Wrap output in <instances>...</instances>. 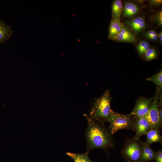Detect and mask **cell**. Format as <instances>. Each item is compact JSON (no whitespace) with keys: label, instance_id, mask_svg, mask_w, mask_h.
<instances>
[{"label":"cell","instance_id":"6da1fadb","mask_svg":"<svg viewBox=\"0 0 162 162\" xmlns=\"http://www.w3.org/2000/svg\"><path fill=\"white\" fill-rule=\"evenodd\" d=\"M88 123L85 132L87 141L86 153L88 154L92 150L102 148L107 152L115 146V140L109 128L104 123L93 118L89 115L84 114Z\"/></svg>","mask_w":162,"mask_h":162},{"label":"cell","instance_id":"7a4b0ae2","mask_svg":"<svg viewBox=\"0 0 162 162\" xmlns=\"http://www.w3.org/2000/svg\"><path fill=\"white\" fill-rule=\"evenodd\" d=\"M111 100L110 91L106 90L101 96L94 99L89 115L102 122H108L113 111L111 108Z\"/></svg>","mask_w":162,"mask_h":162},{"label":"cell","instance_id":"3957f363","mask_svg":"<svg viewBox=\"0 0 162 162\" xmlns=\"http://www.w3.org/2000/svg\"><path fill=\"white\" fill-rule=\"evenodd\" d=\"M109 129L112 134L122 129H130L135 131L133 116L123 114L113 111L108 122Z\"/></svg>","mask_w":162,"mask_h":162},{"label":"cell","instance_id":"277c9868","mask_svg":"<svg viewBox=\"0 0 162 162\" xmlns=\"http://www.w3.org/2000/svg\"><path fill=\"white\" fill-rule=\"evenodd\" d=\"M142 141L134 137L126 139L121 153L129 162H140Z\"/></svg>","mask_w":162,"mask_h":162},{"label":"cell","instance_id":"5b68a950","mask_svg":"<svg viewBox=\"0 0 162 162\" xmlns=\"http://www.w3.org/2000/svg\"><path fill=\"white\" fill-rule=\"evenodd\" d=\"M160 91L157 89L155 95L153 97L148 112L145 118L152 127L161 128L162 120L159 115L158 101Z\"/></svg>","mask_w":162,"mask_h":162},{"label":"cell","instance_id":"8992f818","mask_svg":"<svg viewBox=\"0 0 162 162\" xmlns=\"http://www.w3.org/2000/svg\"><path fill=\"white\" fill-rule=\"evenodd\" d=\"M153 99V97L148 99L142 97L139 98L129 114L136 117H145L148 112Z\"/></svg>","mask_w":162,"mask_h":162},{"label":"cell","instance_id":"52a82bcc","mask_svg":"<svg viewBox=\"0 0 162 162\" xmlns=\"http://www.w3.org/2000/svg\"><path fill=\"white\" fill-rule=\"evenodd\" d=\"M133 116L136 131L134 138L136 140H139L142 136L146 135L152 127L145 117Z\"/></svg>","mask_w":162,"mask_h":162},{"label":"cell","instance_id":"ba28073f","mask_svg":"<svg viewBox=\"0 0 162 162\" xmlns=\"http://www.w3.org/2000/svg\"><path fill=\"white\" fill-rule=\"evenodd\" d=\"M124 23L134 34L136 35L142 32L146 26L145 20L141 17L127 20L124 22Z\"/></svg>","mask_w":162,"mask_h":162},{"label":"cell","instance_id":"9c48e42d","mask_svg":"<svg viewBox=\"0 0 162 162\" xmlns=\"http://www.w3.org/2000/svg\"><path fill=\"white\" fill-rule=\"evenodd\" d=\"M114 40L120 42L134 43L136 38L134 34L124 25L121 31Z\"/></svg>","mask_w":162,"mask_h":162},{"label":"cell","instance_id":"30bf717a","mask_svg":"<svg viewBox=\"0 0 162 162\" xmlns=\"http://www.w3.org/2000/svg\"><path fill=\"white\" fill-rule=\"evenodd\" d=\"M139 10L140 8L137 4L130 2H126L124 3L121 14L122 18H133L138 13Z\"/></svg>","mask_w":162,"mask_h":162},{"label":"cell","instance_id":"8fae6325","mask_svg":"<svg viewBox=\"0 0 162 162\" xmlns=\"http://www.w3.org/2000/svg\"><path fill=\"white\" fill-rule=\"evenodd\" d=\"M160 128L158 127L152 128L146 134V140L145 142L149 145L155 142L162 144V136L160 132Z\"/></svg>","mask_w":162,"mask_h":162},{"label":"cell","instance_id":"7c38bea8","mask_svg":"<svg viewBox=\"0 0 162 162\" xmlns=\"http://www.w3.org/2000/svg\"><path fill=\"white\" fill-rule=\"evenodd\" d=\"M124 24L112 18L109 28L108 39L114 40L122 30Z\"/></svg>","mask_w":162,"mask_h":162},{"label":"cell","instance_id":"4fadbf2b","mask_svg":"<svg viewBox=\"0 0 162 162\" xmlns=\"http://www.w3.org/2000/svg\"><path fill=\"white\" fill-rule=\"evenodd\" d=\"M155 152L152 149L150 145L142 142L140 162H149L154 160Z\"/></svg>","mask_w":162,"mask_h":162},{"label":"cell","instance_id":"5bb4252c","mask_svg":"<svg viewBox=\"0 0 162 162\" xmlns=\"http://www.w3.org/2000/svg\"><path fill=\"white\" fill-rule=\"evenodd\" d=\"M12 33L10 27L3 21L0 20V43L8 40Z\"/></svg>","mask_w":162,"mask_h":162},{"label":"cell","instance_id":"9a60e30c","mask_svg":"<svg viewBox=\"0 0 162 162\" xmlns=\"http://www.w3.org/2000/svg\"><path fill=\"white\" fill-rule=\"evenodd\" d=\"M123 9L122 4L121 0H115L112 5V18L120 21V16Z\"/></svg>","mask_w":162,"mask_h":162},{"label":"cell","instance_id":"2e32d148","mask_svg":"<svg viewBox=\"0 0 162 162\" xmlns=\"http://www.w3.org/2000/svg\"><path fill=\"white\" fill-rule=\"evenodd\" d=\"M67 155L72 158L74 162H93L89 157L86 153H76L67 152Z\"/></svg>","mask_w":162,"mask_h":162},{"label":"cell","instance_id":"e0dca14e","mask_svg":"<svg viewBox=\"0 0 162 162\" xmlns=\"http://www.w3.org/2000/svg\"><path fill=\"white\" fill-rule=\"evenodd\" d=\"M146 80L153 82L158 87V89L160 91L162 88V70L161 69L154 75L147 78Z\"/></svg>","mask_w":162,"mask_h":162},{"label":"cell","instance_id":"ac0fdd59","mask_svg":"<svg viewBox=\"0 0 162 162\" xmlns=\"http://www.w3.org/2000/svg\"><path fill=\"white\" fill-rule=\"evenodd\" d=\"M149 44L146 41H140L136 46L137 50L140 55H144L149 48Z\"/></svg>","mask_w":162,"mask_h":162},{"label":"cell","instance_id":"d6986e66","mask_svg":"<svg viewBox=\"0 0 162 162\" xmlns=\"http://www.w3.org/2000/svg\"><path fill=\"white\" fill-rule=\"evenodd\" d=\"M143 55L146 60L149 61L155 59L157 57V54L154 49L150 48Z\"/></svg>","mask_w":162,"mask_h":162},{"label":"cell","instance_id":"ffe728a7","mask_svg":"<svg viewBox=\"0 0 162 162\" xmlns=\"http://www.w3.org/2000/svg\"><path fill=\"white\" fill-rule=\"evenodd\" d=\"M153 21L155 22L158 26L162 25V12L160 10L154 14L152 18Z\"/></svg>","mask_w":162,"mask_h":162},{"label":"cell","instance_id":"44dd1931","mask_svg":"<svg viewBox=\"0 0 162 162\" xmlns=\"http://www.w3.org/2000/svg\"><path fill=\"white\" fill-rule=\"evenodd\" d=\"M144 36L149 40L154 41L157 40L158 38L156 32L154 30H149L146 32Z\"/></svg>","mask_w":162,"mask_h":162},{"label":"cell","instance_id":"7402d4cb","mask_svg":"<svg viewBox=\"0 0 162 162\" xmlns=\"http://www.w3.org/2000/svg\"><path fill=\"white\" fill-rule=\"evenodd\" d=\"M154 160L155 162H162V150L160 149L155 152Z\"/></svg>","mask_w":162,"mask_h":162},{"label":"cell","instance_id":"603a6c76","mask_svg":"<svg viewBox=\"0 0 162 162\" xmlns=\"http://www.w3.org/2000/svg\"><path fill=\"white\" fill-rule=\"evenodd\" d=\"M161 0H151L149 1V3L151 5L154 6H159L161 4Z\"/></svg>","mask_w":162,"mask_h":162},{"label":"cell","instance_id":"cb8c5ba5","mask_svg":"<svg viewBox=\"0 0 162 162\" xmlns=\"http://www.w3.org/2000/svg\"><path fill=\"white\" fill-rule=\"evenodd\" d=\"M158 37H159L160 43H161L162 41V32L161 31L158 35Z\"/></svg>","mask_w":162,"mask_h":162},{"label":"cell","instance_id":"d4e9b609","mask_svg":"<svg viewBox=\"0 0 162 162\" xmlns=\"http://www.w3.org/2000/svg\"></svg>","mask_w":162,"mask_h":162}]
</instances>
